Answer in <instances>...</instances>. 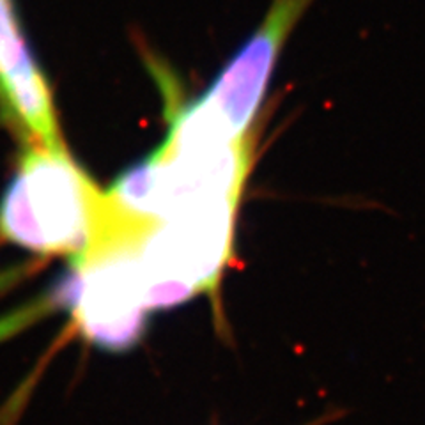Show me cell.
I'll list each match as a JSON object with an SVG mask.
<instances>
[{
    "label": "cell",
    "instance_id": "cell-5",
    "mask_svg": "<svg viewBox=\"0 0 425 425\" xmlns=\"http://www.w3.org/2000/svg\"><path fill=\"white\" fill-rule=\"evenodd\" d=\"M0 101L38 146L62 147L52 94L27 46L11 0H0Z\"/></svg>",
    "mask_w": 425,
    "mask_h": 425
},
{
    "label": "cell",
    "instance_id": "cell-2",
    "mask_svg": "<svg viewBox=\"0 0 425 425\" xmlns=\"http://www.w3.org/2000/svg\"><path fill=\"white\" fill-rule=\"evenodd\" d=\"M237 206L234 199L197 204L144 234L138 257L151 312L215 293L232 255Z\"/></svg>",
    "mask_w": 425,
    "mask_h": 425
},
{
    "label": "cell",
    "instance_id": "cell-1",
    "mask_svg": "<svg viewBox=\"0 0 425 425\" xmlns=\"http://www.w3.org/2000/svg\"><path fill=\"white\" fill-rule=\"evenodd\" d=\"M107 209V193L64 147L38 146L18 163L0 199V236L38 254L87 252Z\"/></svg>",
    "mask_w": 425,
    "mask_h": 425
},
{
    "label": "cell",
    "instance_id": "cell-6",
    "mask_svg": "<svg viewBox=\"0 0 425 425\" xmlns=\"http://www.w3.org/2000/svg\"><path fill=\"white\" fill-rule=\"evenodd\" d=\"M312 425H317V423H312Z\"/></svg>",
    "mask_w": 425,
    "mask_h": 425
},
{
    "label": "cell",
    "instance_id": "cell-4",
    "mask_svg": "<svg viewBox=\"0 0 425 425\" xmlns=\"http://www.w3.org/2000/svg\"><path fill=\"white\" fill-rule=\"evenodd\" d=\"M312 0H273L268 14L211 87L195 99L229 140L246 135L287 36Z\"/></svg>",
    "mask_w": 425,
    "mask_h": 425
},
{
    "label": "cell",
    "instance_id": "cell-3",
    "mask_svg": "<svg viewBox=\"0 0 425 425\" xmlns=\"http://www.w3.org/2000/svg\"><path fill=\"white\" fill-rule=\"evenodd\" d=\"M140 241H108L94 246L57 278L53 301L73 315L96 347L124 352L146 331L149 305L138 257Z\"/></svg>",
    "mask_w": 425,
    "mask_h": 425
}]
</instances>
